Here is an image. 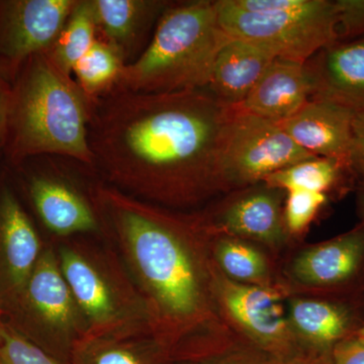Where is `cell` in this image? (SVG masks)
<instances>
[{
	"instance_id": "cell-1",
	"label": "cell",
	"mask_w": 364,
	"mask_h": 364,
	"mask_svg": "<svg viewBox=\"0 0 364 364\" xmlns=\"http://www.w3.org/2000/svg\"><path fill=\"white\" fill-rule=\"evenodd\" d=\"M229 107L208 90L114 88L91 105L93 166L139 200L195 203L221 186L219 152Z\"/></svg>"
},
{
	"instance_id": "cell-2",
	"label": "cell",
	"mask_w": 364,
	"mask_h": 364,
	"mask_svg": "<svg viewBox=\"0 0 364 364\" xmlns=\"http://www.w3.org/2000/svg\"><path fill=\"white\" fill-rule=\"evenodd\" d=\"M90 200L142 296L154 339L202 317V272L191 241L195 227L114 186H95Z\"/></svg>"
},
{
	"instance_id": "cell-3",
	"label": "cell",
	"mask_w": 364,
	"mask_h": 364,
	"mask_svg": "<svg viewBox=\"0 0 364 364\" xmlns=\"http://www.w3.org/2000/svg\"><path fill=\"white\" fill-rule=\"evenodd\" d=\"M49 53L31 57L11 82L4 152L13 164L58 155L93 166L88 140L91 104Z\"/></svg>"
},
{
	"instance_id": "cell-4",
	"label": "cell",
	"mask_w": 364,
	"mask_h": 364,
	"mask_svg": "<svg viewBox=\"0 0 364 364\" xmlns=\"http://www.w3.org/2000/svg\"><path fill=\"white\" fill-rule=\"evenodd\" d=\"M229 39L215 1L168 6L149 44L124 66L117 87L147 93L207 90L215 58Z\"/></svg>"
},
{
	"instance_id": "cell-5",
	"label": "cell",
	"mask_w": 364,
	"mask_h": 364,
	"mask_svg": "<svg viewBox=\"0 0 364 364\" xmlns=\"http://www.w3.org/2000/svg\"><path fill=\"white\" fill-rule=\"evenodd\" d=\"M57 253L85 317L87 331L83 338L150 335L145 303L114 251L72 242Z\"/></svg>"
},
{
	"instance_id": "cell-6",
	"label": "cell",
	"mask_w": 364,
	"mask_h": 364,
	"mask_svg": "<svg viewBox=\"0 0 364 364\" xmlns=\"http://www.w3.org/2000/svg\"><path fill=\"white\" fill-rule=\"evenodd\" d=\"M230 38L255 43L277 58L306 63L339 41L336 0H218Z\"/></svg>"
},
{
	"instance_id": "cell-7",
	"label": "cell",
	"mask_w": 364,
	"mask_h": 364,
	"mask_svg": "<svg viewBox=\"0 0 364 364\" xmlns=\"http://www.w3.org/2000/svg\"><path fill=\"white\" fill-rule=\"evenodd\" d=\"M4 321L43 350L70 363L72 350L87 327L60 267L56 248L45 246Z\"/></svg>"
},
{
	"instance_id": "cell-8",
	"label": "cell",
	"mask_w": 364,
	"mask_h": 364,
	"mask_svg": "<svg viewBox=\"0 0 364 364\" xmlns=\"http://www.w3.org/2000/svg\"><path fill=\"white\" fill-rule=\"evenodd\" d=\"M313 158L277 122L241 105H230L220 145L221 186L263 181L274 172Z\"/></svg>"
},
{
	"instance_id": "cell-9",
	"label": "cell",
	"mask_w": 364,
	"mask_h": 364,
	"mask_svg": "<svg viewBox=\"0 0 364 364\" xmlns=\"http://www.w3.org/2000/svg\"><path fill=\"white\" fill-rule=\"evenodd\" d=\"M77 0H1L0 74L13 82L31 57L51 49Z\"/></svg>"
},
{
	"instance_id": "cell-10",
	"label": "cell",
	"mask_w": 364,
	"mask_h": 364,
	"mask_svg": "<svg viewBox=\"0 0 364 364\" xmlns=\"http://www.w3.org/2000/svg\"><path fill=\"white\" fill-rule=\"evenodd\" d=\"M45 246L16 193L0 188V312L6 315L25 289Z\"/></svg>"
},
{
	"instance_id": "cell-11",
	"label": "cell",
	"mask_w": 364,
	"mask_h": 364,
	"mask_svg": "<svg viewBox=\"0 0 364 364\" xmlns=\"http://www.w3.org/2000/svg\"><path fill=\"white\" fill-rule=\"evenodd\" d=\"M353 116V111L342 105L311 98L296 114L277 124L306 152L337 160L352 170Z\"/></svg>"
},
{
	"instance_id": "cell-12",
	"label": "cell",
	"mask_w": 364,
	"mask_h": 364,
	"mask_svg": "<svg viewBox=\"0 0 364 364\" xmlns=\"http://www.w3.org/2000/svg\"><path fill=\"white\" fill-rule=\"evenodd\" d=\"M314 79L312 98L353 112L364 109V37L337 41L306 62Z\"/></svg>"
},
{
	"instance_id": "cell-13",
	"label": "cell",
	"mask_w": 364,
	"mask_h": 364,
	"mask_svg": "<svg viewBox=\"0 0 364 364\" xmlns=\"http://www.w3.org/2000/svg\"><path fill=\"white\" fill-rule=\"evenodd\" d=\"M28 191L41 222L56 236L102 231L91 200L63 179L35 174L28 178Z\"/></svg>"
},
{
	"instance_id": "cell-14",
	"label": "cell",
	"mask_w": 364,
	"mask_h": 364,
	"mask_svg": "<svg viewBox=\"0 0 364 364\" xmlns=\"http://www.w3.org/2000/svg\"><path fill=\"white\" fill-rule=\"evenodd\" d=\"M314 93L315 85L308 64L275 58L240 105L279 123L299 111Z\"/></svg>"
},
{
	"instance_id": "cell-15",
	"label": "cell",
	"mask_w": 364,
	"mask_h": 364,
	"mask_svg": "<svg viewBox=\"0 0 364 364\" xmlns=\"http://www.w3.org/2000/svg\"><path fill=\"white\" fill-rule=\"evenodd\" d=\"M97 38L129 64L138 58L145 38L168 4L156 0H90Z\"/></svg>"
},
{
	"instance_id": "cell-16",
	"label": "cell",
	"mask_w": 364,
	"mask_h": 364,
	"mask_svg": "<svg viewBox=\"0 0 364 364\" xmlns=\"http://www.w3.org/2000/svg\"><path fill=\"white\" fill-rule=\"evenodd\" d=\"M219 293L228 312L253 338L272 348L286 341L287 320L277 291L222 279Z\"/></svg>"
},
{
	"instance_id": "cell-17",
	"label": "cell",
	"mask_w": 364,
	"mask_h": 364,
	"mask_svg": "<svg viewBox=\"0 0 364 364\" xmlns=\"http://www.w3.org/2000/svg\"><path fill=\"white\" fill-rule=\"evenodd\" d=\"M275 58L255 43L230 38L215 58L207 90L223 104L240 105Z\"/></svg>"
},
{
	"instance_id": "cell-18",
	"label": "cell",
	"mask_w": 364,
	"mask_h": 364,
	"mask_svg": "<svg viewBox=\"0 0 364 364\" xmlns=\"http://www.w3.org/2000/svg\"><path fill=\"white\" fill-rule=\"evenodd\" d=\"M363 256L364 228H358L301 253L294 261V275L313 286L339 284L355 273Z\"/></svg>"
},
{
	"instance_id": "cell-19",
	"label": "cell",
	"mask_w": 364,
	"mask_h": 364,
	"mask_svg": "<svg viewBox=\"0 0 364 364\" xmlns=\"http://www.w3.org/2000/svg\"><path fill=\"white\" fill-rule=\"evenodd\" d=\"M275 191L267 186L239 196L223 210L215 227L234 236L279 243L284 237V224Z\"/></svg>"
},
{
	"instance_id": "cell-20",
	"label": "cell",
	"mask_w": 364,
	"mask_h": 364,
	"mask_svg": "<svg viewBox=\"0 0 364 364\" xmlns=\"http://www.w3.org/2000/svg\"><path fill=\"white\" fill-rule=\"evenodd\" d=\"M147 337L82 338L72 350L70 364H159Z\"/></svg>"
},
{
	"instance_id": "cell-21",
	"label": "cell",
	"mask_w": 364,
	"mask_h": 364,
	"mask_svg": "<svg viewBox=\"0 0 364 364\" xmlns=\"http://www.w3.org/2000/svg\"><path fill=\"white\" fill-rule=\"evenodd\" d=\"M124 63L119 54L105 41L97 38L72 71L79 88L91 105L119 85Z\"/></svg>"
},
{
	"instance_id": "cell-22",
	"label": "cell",
	"mask_w": 364,
	"mask_h": 364,
	"mask_svg": "<svg viewBox=\"0 0 364 364\" xmlns=\"http://www.w3.org/2000/svg\"><path fill=\"white\" fill-rule=\"evenodd\" d=\"M291 318L303 336L320 347H330L339 341L348 329L349 318L343 309L326 301L294 299Z\"/></svg>"
},
{
	"instance_id": "cell-23",
	"label": "cell",
	"mask_w": 364,
	"mask_h": 364,
	"mask_svg": "<svg viewBox=\"0 0 364 364\" xmlns=\"http://www.w3.org/2000/svg\"><path fill=\"white\" fill-rule=\"evenodd\" d=\"M97 40V28L90 0H77L65 25L48 51L54 63L72 75L79 60Z\"/></svg>"
},
{
	"instance_id": "cell-24",
	"label": "cell",
	"mask_w": 364,
	"mask_h": 364,
	"mask_svg": "<svg viewBox=\"0 0 364 364\" xmlns=\"http://www.w3.org/2000/svg\"><path fill=\"white\" fill-rule=\"evenodd\" d=\"M347 169L348 167L337 160L316 157L274 172L263 181L268 188L284 189L287 193L306 191L325 193Z\"/></svg>"
},
{
	"instance_id": "cell-25",
	"label": "cell",
	"mask_w": 364,
	"mask_h": 364,
	"mask_svg": "<svg viewBox=\"0 0 364 364\" xmlns=\"http://www.w3.org/2000/svg\"><path fill=\"white\" fill-rule=\"evenodd\" d=\"M215 259L237 282H257L267 277V264L262 254L247 244L222 240L215 249Z\"/></svg>"
},
{
	"instance_id": "cell-26",
	"label": "cell",
	"mask_w": 364,
	"mask_h": 364,
	"mask_svg": "<svg viewBox=\"0 0 364 364\" xmlns=\"http://www.w3.org/2000/svg\"><path fill=\"white\" fill-rule=\"evenodd\" d=\"M0 364H70L55 358L6 324L0 334Z\"/></svg>"
},
{
	"instance_id": "cell-27",
	"label": "cell",
	"mask_w": 364,
	"mask_h": 364,
	"mask_svg": "<svg viewBox=\"0 0 364 364\" xmlns=\"http://www.w3.org/2000/svg\"><path fill=\"white\" fill-rule=\"evenodd\" d=\"M327 200L325 193L293 191L287 193L284 224L291 233L305 231Z\"/></svg>"
},
{
	"instance_id": "cell-28",
	"label": "cell",
	"mask_w": 364,
	"mask_h": 364,
	"mask_svg": "<svg viewBox=\"0 0 364 364\" xmlns=\"http://www.w3.org/2000/svg\"><path fill=\"white\" fill-rule=\"evenodd\" d=\"M339 41L364 37V0H336Z\"/></svg>"
},
{
	"instance_id": "cell-29",
	"label": "cell",
	"mask_w": 364,
	"mask_h": 364,
	"mask_svg": "<svg viewBox=\"0 0 364 364\" xmlns=\"http://www.w3.org/2000/svg\"><path fill=\"white\" fill-rule=\"evenodd\" d=\"M332 364H364V338L358 336L341 342L333 352Z\"/></svg>"
},
{
	"instance_id": "cell-30",
	"label": "cell",
	"mask_w": 364,
	"mask_h": 364,
	"mask_svg": "<svg viewBox=\"0 0 364 364\" xmlns=\"http://www.w3.org/2000/svg\"><path fill=\"white\" fill-rule=\"evenodd\" d=\"M11 98V82L0 74V153L6 145Z\"/></svg>"
},
{
	"instance_id": "cell-31",
	"label": "cell",
	"mask_w": 364,
	"mask_h": 364,
	"mask_svg": "<svg viewBox=\"0 0 364 364\" xmlns=\"http://www.w3.org/2000/svg\"><path fill=\"white\" fill-rule=\"evenodd\" d=\"M364 161V109L354 112L352 122V163Z\"/></svg>"
},
{
	"instance_id": "cell-32",
	"label": "cell",
	"mask_w": 364,
	"mask_h": 364,
	"mask_svg": "<svg viewBox=\"0 0 364 364\" xmlns=\"http://www.w3.org/2000/svg\"><path fill=\"white\" fill-rule=\"evenodd\" d=\"M352 170L358 174L364 186V161H354L352 163Z\"/></svg>"
},
{
	"instance_id": "cell-33",
	"label": "cell",
	"mask_w": 364,
	"mask_h": 364,
	"mask_svg": "<svg viewBox=\"0 0 364 364\" xmlns=\"http://www.w3.org/2000/svg\"><path fill=\"white\" fill-rule=\"evenodd\" d=\"M273 364H305V363H298V361H279V363H275Z\"/></svg>"
},
{
	"instance_id": "cell-34",
	"label": "cell",
	"mask_w": 364,
	"mask_h": 364,
	"mask_svg": "<svg viewBox=\"0 0 364 364\" xmlns=\"http://www.w3.org/2000/svg\"><path fill=\"white\" fill-rule=\"evenodd\" d=\"M4 315H2V313L0 312V334H1L2 328H4Z\"/></svg>"
},
{
	"instance_id": "cell-35",
	"label": "cell",
	"mask_w": 364,
	"mask_h": 364,
	"mask_svg": "<svg viewBox=\"0 0 364 364\" xmlns=\"http://www.w3.org/2000/svg\"><path fill=\"white\" fill-rule=\"evenodd\" d=\"M358 336L363 337L364 338V326L361 328L360 331L358 332Z\"/></svg>"
},
{
	"instance_id": "cell-36",
	"label": "cell",
	"mask_w": 364,
	"mask_h": 364,
	"mask_svg": "<svg viewBox=\"0 0 364 364\" xmlns=\"http://www.w3.org/2000/svg\"><path fill=\"white\" fill-rule=\"evenodd\" d=\"M198 364H226V363H198Z\"/></svg>"
}]
</instances>
